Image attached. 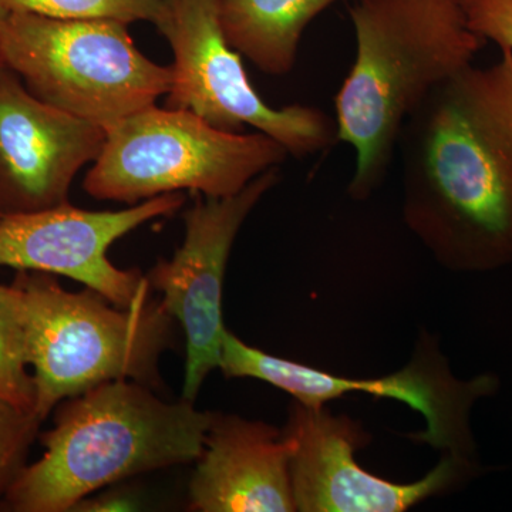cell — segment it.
<instances>
[{
    "mask_svg": "<svg viewBox=\"0 0 512 512\" xmlns=\"http://www.w3.org/2000/svg\"><path fill=\"white\" fill-rule=\"evenodd\" d=\"M198 512L296 511L284 431L237 414L211 413L188 490Z\"/></svg>",
    "mask_w": 512,
    "mask_h": 512,
    "instance_id": "13",
    "label": "cell"
},
{
    "mask_svg": "<svg viewBox=\"0 0 512 512\" xmlns=\"http://www.w3.org/2000/svg\"><path fill=\"white\" fill-rule=\"evenodd\" d=\"M40 434L45 453L20 474L3 507L72 512L103 488L201 456L211 413L167 402L134 380H111L69 397Z\"/></svg>",
    "mask_w": 512,
    "mask_h": 512,
    "instance_id": "3",
    "label": "cell"
},
{
    "mask_svg": "<svg viewBox=\"0 0 512 512\" xmlns=\"http://www.w3.org/2000/svg\"><path fill=\"white\" fill-rule=\"evenodd\" d=\"M339 0H220L228 45L272 76L291 72L306 28Z\"/></svg>",
    "mask_w": 512,
    "mask_h": 512,
    "instance_id": "14",
    "label": "cell"
},
{
    "mask_svg": "<svg viewBox=\"0 0 512 512\" xmlns=\"http://www.w3.org/2000/svg\"><path fill=\"white\" fill-rule=\"evenodd\" d=\"M220 370L227 377H249L272 384L303 406H326L353 393L407 404L426 420V429L414 434V439L464 460H477L471 429L474 406L500 389V379L494 373L468 380L454 376L430 336L420 339L412 360L402 370L375 379H355L269 355L227 330Z\"/></svg>",
    "mask_w": 512,
    "mask_h": 512,
    "instance_id": "8",
    "label": "cell"
},
{
    "mask_svg": "<svg viewBox=\"0 0 512 512\" xmlns=\"http://www.w3.org/2000/svg\"><path fill=\"white\" fill-rule=\"evenodd\" d=\"M10 12L6 9V6L3 5L2 0H0V73L5 69V62H3L2 55V45H3V35H5L6 25H8Z\"/></svg>",
    "mask_w": 512,
    "mask_h": 512,
    "instance_id": "20",
    "label": "cell"
},
{
    "mask_svg": "<svg viewBox=\"0 0 512 512\" xmlns=\"http://www.w3.org/2000/svg\"><path fill=\"white\" fill-rule=\"evenodd\" d=\"M291 446V483L296 511L402 512L466 484L480 471L477 460L443 454L429 474L393 483L359 466L355 454L369 439L348 416L326 406L295 402L284 430Z\"/></svg>",
    "mask_w": 512,
    "mask_h": 512,
    "instance_id": "11",
    "label": "cell"
},
{
    "mask_svg": "<svg viewBox=\"0 0 512 512\" xmlns=\"http://www.w3.org/2000/svg\"><path fill=\"white\" fill-rule=\"evenodd\" d=\"M154 23L174 53L165 106L191 111L220 130L255 128L293 157L315 156L338 141L325 111L302 104L275 109L262 100L222 33L220 0H163Z\"/></svg>",
    "mask_w": 512,
    "mask_h": 512,
    "instance_id": "7",
    "label": "cell"
},
{
    "mask_svg": "<svg viewBox=\"0 0 512 512\" xmlns=\"http://www.w3.org/2000/svg\"><path fill=\"white\" fill-rule=\"evenodd\" d=\"M185 204L183 192L158 195L121 211H89L70 202L47 210L0 215V266L62 275L120 306L151 301L147 276L117 268L107 251L117 239Z\"/></svg>",
    "mask_w": 512,
    "mask_h": 512,
    "instance_id": "10",
    "label": "cell"
},
{
    "mask_svg": "<svg viewBox=\"0 0 512 512\" xmlns=\"http://www.w3.org/2000/svg\"><path fill=\"white\" fill-rule=\"evenodd\" d=\"M10 13L23 12L63 20L156 22L163 0H2Z\"/></svg>",
    "mask_w": 512,
    "mask_h": 512,
    "instance_id": "16",
    "label": "cell"
},
{
    "mask_svg": "<svg viewBox=\"0 0 512 512\" xmlns=\"http://www.w3.org/2000/svg\"><path fill=\"white\" fill-rule=\"evenodd\" d=\"M288 156L259 131L220 130L191 111L154 104L107 128L83 187L96 200L128 205L185 190L228 197Z\"/></svg>",
    "mask_w": 512,
    "mask_h": 512,
    "instance_id": "5",
    "label": "cell"
},
{
    "mask_svg": "<svg viewBox=\"0 0 512 512\" xmlns=\"http://www.w3.org/2000/svg\"><path fill=\"white\" fill-rule=\"evenodd\" d=\"M42 423L35 413L0 403V505L28 467L30 447L40 436Z\"/></svg>",
    "mask_w": 512,
    "mask_h": 512,
    "instance_id": "17",
    "label": "cell"
},
{
    "mask_svg": "<svg viewBox=\"0 0 512 512\" xmlns=\"http://www.w3.org/2000/svg\"><path fill=\"white\" fill-rule=\"evenodd\" d=\"M403 218L448 271L512 264V52L441 83L410 114L397 151Z\"/></svg>",
    "mask_w": 512,
    "mask_h": 512,
    "instance_id": "1",
    "label": "cell"
},
{
    "mask_svg": "<svg viewBox=\"0 0 512 512\" xmlns=\"http://www.w3.org/2000/svg\"><path fill=\"white\" fill-rule=\"evenodd\" d=\"M349 15L356 56L335 123L355 151L350 197L365 201L386 180L410 114L487 43L468 29L460 0H357Z\"/></svg>",
    "mask_w": 512,
    "mask_h": 512,
    "instance_id": "2",
    "label": "cell"
},
{
    "mask_svg": "<svg viewBox=\"0 0 512 512\" xmlns=\"http://www.w3.org/2000/svg\"><path fill=\"white\" fill-rule=\"evenodd\" d=\"M2 55L30 93L104 130L154 106L173 80L171 66L144 56L116 20L10 13Z\"/></svg>",
    "mask_w": 512,
    "mask_h": 512,
    "instance_id": "6",
    "label": "cell"
},
{
    "mask_svg": "<svg viewBox=\"0 0 512 512\" xmlns=\"http://www.w3.org/2000/svg\"><path fill=\"white\" fill-rule=\"evenodd\" d=\"M278 167L228 197L195 198L184 212L185 238L173 258L160 259L147 275L165 311L183 328L187 360L183 399L195 402L202 383L220 369L225 328L222 291L235 239L259 201L278 184Z\"/></svg>",
    "mask_w": 512,
    "mask_h": 512,
    "instance_id": "9",
    "label": "cell"
},
{
    "mask_svg": "<svg viewBox=\"0 0 512 512\" xmlns=\"http://www.w3.org/2000/svg\"><path fill=\"white\" fill-rule=\"evenodd\" d=\"M0 215H3V212H2V211H0Z\"/></svg>",
    "mask_w": 512,
    "mask_h": 512,
    "instance_id": "21",
    "label": "cell"
},
{
    "mask_svg": "<svg viewBox=\"0 0 512 512\" xmlns=\"http://www.w3.org/2000/svg\"><path fill=\"white\" fill-rule=\"evenodd\" d=\"M468 29L512 52V0H460Z\"/></svg>",
    "mask_w": 512,
    "mask_h": 512,
    "instance_id": "18",
    "label": "cell"
},
{
    "mask_svg": "<svg viewBox=\"0 0 512 512\" xmlns=\"http://www.w3.org/2000/svg\"><path fill=\"white\" fill-rule=\"evenodd\" d=\"M25 340L45 421L63 400L111 380L163 387L160 360L175 345V320L161 301L120 308L86 288L69 292L55 275L18 271L5 285Z\"/></svg>",
    "mask_w": 512,
    "mask_h": 512,
    "instance_id": "4",
    "label": "cell"
},
{
    "mask_svg": "<svg viewBox=\"0 0 512 512\" xmlns=\"http://www.w3.org/2000/svg\"><path fill=\"white\" fill-rule=\"evenodd\" d=\"M28 367L22 328L0 284V403L35 413V379Z\"/></svg>",
    "mask_w": 512,
    "mask_h": 512,
    "instance_id": "15",
    "label": "cell"
},
{
    "mask_svg": "<svg viewBox=\"0 0 512 512\" xmlns=\"http://www.w3.org/2000/svg\"><path fill=\"white\" fill-rule=\"evenodd\" d=\"M106 130L40 100L18 74L0 73V211L69 202L74 177L103 150Z\"/></svg>",
    "mask_w": 512,
    "mask_h": 512,
    "instance_id": "12",
    "label": "cell"
},
{
    "mask_svg": "<svg viewBox=\"0 0 512 512\" xmlns=\"http://www.w3.org/2000/svg\"><path fill=\"white\" fill-rule=\"evenodd\" d=\"M137 505V495L124 490V488H113V485H110L109 490L103 488V490L83 498L82 501L74 505L72 511H134L137 510Z\"/></svg>",
    "mask_w": 512,
    "mask_h": 512,
    "instance_id": "19",
    "label": "cell"
}]
</instances>
